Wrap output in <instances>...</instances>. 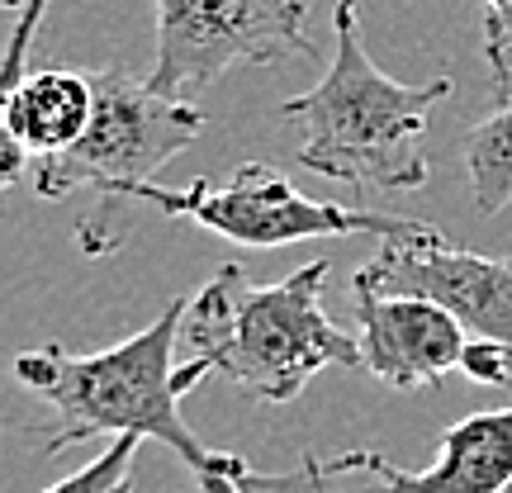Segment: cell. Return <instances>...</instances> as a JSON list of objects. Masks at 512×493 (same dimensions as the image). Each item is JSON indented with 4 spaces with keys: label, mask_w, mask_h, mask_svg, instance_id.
<instances>
[{
    "label": "cell",
    "mask_w": 512,
    "mask_h": 493,
    "mask_svg": "<svg viewBox=\"0 0 512 493\" xmlns=\"http://www.w3.org/2000/svg\"><path fill=\"white\" fill-rule=\"evenodd\" d=\"M190 299L176 294L166 309L105 351H67L48 342L38 351H19L15 375L57 413V432L48 437V456H62L67 446L86 437H143L181 456L195 475L219 470L228 451H209L181 418V399L214 370L200 356L190 366H176V342L185 328Z\"/></svg>",
    "instance_id": "cell-1"
},
{
    "label": "cell",
    "mask_w": 512,
    "mask_h": 493,
    "mask_svg": "<svg viewBox=\"0 0 512 493\" xmlns=\"http://www.w3.org/2000/svg\"><path fill=\"white\" fill-rule=\"evenodd\" d=\"M332 62L318 76V86L290 95L280 114L304 124L299 166L342 181L361 195H403L422 190L427 166V119L446 95L456 91L451 76H432L418 86H399L370 62L361 43V15L356 0H337L332 10Z\"/></svg>",
    "instance_id": "cell-2"
},
{
    "label": "cell",
    "mask_w": 512,
    "mask_h": 493,
    "mask_svg": "<svg viewBox=\"0 0 512 493\" xmlns=\"http://www.w3.org/2000/svg\"><path fill=\"white\" fill-rule=\"evenodd\" d=\"M328 261H304L280 285H252L238 261L219 266L185 309L181 342L261 403H290L328 366H366L361 337L323 313Z\"/></svg>",
    "instance_id": "cell-3"
},
{
    "label": "cell",
    "mask_w": 512,
    "mask_h": 493,
    "mask_svg": "<svg viewBox=\"0 0 512 493\" xmlns=\"http://www.w3.org/2000/svg\"><path fill=\"white\" fill-rule=\"evenodd\" d=\"M91 81V128L67 152L34 162V195L67 200L76 190H95V204L76 223V242L86 256H110L133 233L138 190L200 138L204 114L195 100H166L124 67H100Z\"/></svg>",
    "instance_id": "cell-4"
},
{
    "label": "cell",
    "mask_w": 512,
    "mask_h": 493,
    "mask_svg": "<svg viewBox=\"0 0 512 493\" xmlns=\"http://www.w3.org/2000/svg\"><path fill=\"white\" fill-rule=\"evenodd\" d=\"M138 209H152L166 219H195L200 228L238 242V247H290V242L351 238V233H370V238L389 242L418 238L432 228V223L403 219V214L309 200L304 190H294L285 171H275L266 162H242L223 185L190 181L171 190V185L152 181L138 190Z\"/></svg>",
    "instance_id": "cell-5"
},
{
    "label": "cell",
    "mask_w": 512,
    "mask_h": 493,
    "mask_svg": "<svg viewBox=\"0 0 512 493\" xmlns=\"http://www.w3.org/2000/svg\"><path fill=\"white\" fill-rule=\"evenodd\" d=\"M157 57L147 86L190 100L233 67H280L318 57L309 38V0H152Z\"/></svg>",
    "instance_id": "cell-6"
},
{
    "label": "cell",
    "mask_w": 512,
    "mask_h": 493,
    "mask_svg": "<svg viewBox=\"0 0 512 493\" xmlns=\"http://www.w3.org/2000/svg\"><path fill=\"white\" fill-rule=\"evenodd\" d=\"M351 285L356 294H422L456 313L470 337H489L512 351V261L451 247L437 228L389 238Z\"/></svg>",
    "instance_id": "cell-7"
},
{
    "label": "cell",
    "mask_w": 512,
    "mask_h": 493,
    "mask_svg": "<svg viewBox=\"0 0 512 493\" xmlns=\"http://www.w3.org/2000/svg\"><path fill=\"white\" fill-rule=\"evenodd\" d=\"M361 356L389 389H437L465 361L470 332L422 294H356Z\"/></svg>",
    "instance_id": "cell-8"
},
{
    "label": "cell",
    "mask_w": 512,
    "mask_h": 493,
    "mask_svg": "<svg viewBox=\"0 0 512 493\" xmlns=\"http://www.w3.org/2000/svg\"><path fill=\"white\" fill-rule=\"evenodd\" d=\"M328 475H375L380 493H508L512 489V408L451 422L427 470H399L375 451L323 460Z\"/></svg>",
    "instance_id": "cell-9"
},
{
    "label": "cell",
    "mask_w": 512,
    "mask_h": 493,
    "mask_svg": "<svg viewBox=\"0 0 512 493\" xmlns=\"http://www.w3.org/2000/svg\"><path fill=\"white\" fill-rule=\"evenodd\" d=\"M95 81L91 72L67 67H34L19 86L0 95V128L15 147H24L34 162L57 157L91 128Z\"/></svg>",
    "instance_id": "cell-10"
},
{
    "label": "cell",
    "mask_w": 512,
    "mask_h": 493,
    "mask_svg": "<svg viewBox=\"0 0 512 493\" xmlns=\"http://www.w3.org/2000/svg\"><path fill=\"white\" fill-rule=\"evenodd\" d=\"M465 171L479 214L494 219L512 204V100H503L465 133Z\"/></svg>",
    "instance_id": "cell-11"
},
{
    "label": "cell",
    "mask_w": 512,
    "mask_h": 493,
    "mask_svg": "<svg viewBox=\"0 0 512 493\" xmlns=\"http://www.w3.org/2000/svg\"><path fill=\"white\" fill-rule=\"evenodd\" d=\"M143 451V437H110L105 456H95L91 465H81L76 475L57 479L43 493H133V456Z\"/></svg>",
    "instance_id": "cell-12"
},
{
    "label": "cell",
    "mask_w": 512,
    "mask_h": 493,
    "mask_svg": "<svg viewBox=\"0 0 512 493\" xmlns=\"http://www.w3.org/2000/svg\"><path fill=\"white\" fill-rule=\"evenodd\" d=\"M484 57L494 67V91H512V0H484Z\"/></svg>",
    "instance_id": "cell-13"
},
{
    "label": "cell",
    "mask_w": 512,
    "mask_h": 493,
    "mask_svg": "<svg viewBox=\"0 0 512 493\" xmlns=\"http://www.w3.org/2000/svg\"><path fill=\"white\" fill-rule=\"evenodd\" d=\"M43 15H48V0H24L19 5V19H15V29H10V48H5V67H0V95L29 76L24 62H29V48H34V34H38V24H43Z\"/></svg>",
    "instance_id": "cell-14"
},
{
    "label": "cell",
    "mask_w": 512,
    "mask_h": 493,
    "mask_svg": "<svg viewBox=\"0 0 512 493\" xmlns=\"http://www.w3.org/2000/svg\"><path fill=\"white\" fill-rule=\"evenodd\" d=\"M460 370L475 384H512V351L503 342H489V337H470Z\"/></svg>",
    "instance_id": "cell-15"
},
{
    "label": "cell",
    "mask_w": 512,
    "mask_h": 493,
    "mask_svg": "<svg viewBox=\"0 0 512 493\" xmlns=\"http://www.w3.org/2000/svg\"><path fill=\"white\" fill-rule=\"evenodd\" d=\"M200 493H261L247 484V465H242V456H228L219 465V470H200Z\"/></svg>",
    "instance_id": "cell-16"
},
{
    "label": "cell",
    "mask_w": 512,
    "mask_h": 493,
    "mask_svg": "<svg viewBox=\"0 0 512 493\" xmlns=\"http://www.w3.org/2000/svg\"><path fill=\"white\" fill-rule=\"evenodd\" d=\"M290 479V484H299V489L304 493H328V465H323V460H304V465H299V470H294V475H285Z\"/></svg>",
    "instance_id": "cell-17"
},
{
    "label": "cell",
    "mask_w": 512,
    "mask_h": 493,
    "mask_svg": "<svg viewBox=\"0 0 512 493\" xmlns=\"http://www.w3.org/2000/svg\"><path fill=\"white\" fill-rule=\"evenodd\" d=\"M0 5H24V0H0Z\"/></svg>",
    "instance_id": "cell-18"
}]
</instances>
